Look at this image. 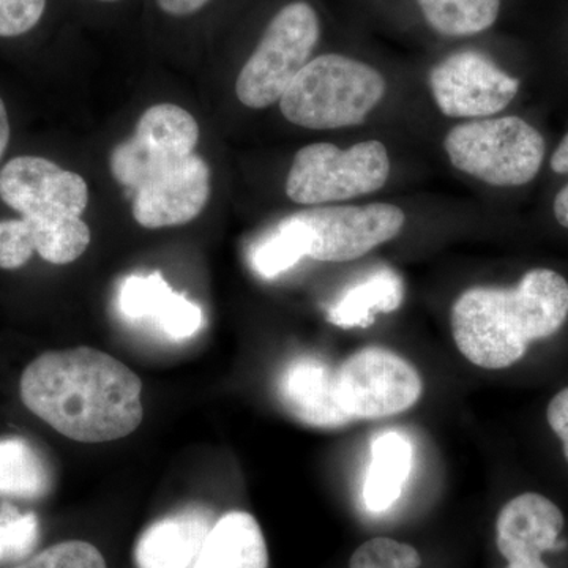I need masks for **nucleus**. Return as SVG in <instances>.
<instances>
[{"label":"nucleus","mask_w":568,"mask_h":568,"mask_svg":"<svg viewBox=\"0 0 568 568\" xmlns=\"http://www.w3.org/2000/svg\"><path fill=\"white\" fill-rule=\"evenodd\" d=\"M310 234L308 256L324 263L358 260L402 233L406 215L394 204L335 205L295 213Z\"/></svg>","instance_id":"1a4fd4ad"},{"label":"nucleus","mask_w":568,"mask_h":568,"mask_svg":"<svg viewBox=\"0 0 568 568\" xmlns=\"http://www.w3.org/2000/svg\"><path fill=\"white\" fill-rule=\"evenodd\" d=\"M33 252L36 244L24 220L11 219L0 222V268H20L28 264Z\"/></svg>","instance_id":"a878e982"},{"label":"nucleus","mask_w":568,"mask_h":568,"mask_svg":"<svg viewBox=\"0 0 568 568\" xmlns=\"http://www.w3.org/2000/svg\"><path fill=\"white\" fill-rule=\"evenodd\" d=\"M99 2H108V3H111V2H119V0H99Z\"/></svg>","instance_id":"72a5a7b5"},{"label":"nucleus","mask_w":568,"mask_h":568,"mask_svg":"<svg viewBox=\"0 0 568 568\" xmlns=\"http://www.w3.org/2000/svg\"><path fill=\"white\" fill-rule=\"evenodd\" d=\"M39 540L40 521L36 514H22L9 504L0 507V566L28 558Z\"/></svg>","instance_id":"5701e85b"},{"label":"nucleus","mask_w":568,"mask_h":568,"mask_svg":"<svg viewBox=\"0 0 568 568\" xmlns=\"http://www.w3.org/2000/svg\"><path fill=\"white\" fill-rule=\"evenodd\" d=\"M211 0H159L160 9L171 17H189L203 9Z\"/></svg>","instance_id":"c85d7f7f"},{"label":"nucleus","mask_w":568,"mask_h":568,"mask_svg":"<svg viewBox=\"0 0 568 568\" xmlns=\"http://www.w3.org/2000/svg\"><path fill=\"white\" fill-rule=\"evenodd\" d=\"M0 197L24 220L81 216L89 203L88 183L40 156H17L0 171Z\"/></svg>","instance_id":"9b49d317"},{"label":"nucleus","mask_w":568,"mask_h":568,"mask_svg":"<svg viewBox=\"0 0 568 568\" xmlns=\"http://www.w3.org/2000/svg\"><path fill=\"white\" fill-rule=\"evenodd\" d=\"M213 525V511L209 508L183 507L152 523L141 534L134 548V564L138 568H192Z\"/></svg>","instance_id":"2eb2a0df"},{"label":"nucleus","mask_w":568,"mask_h":568,"mask_svg":"<svg viewBox=\"0 0 568 568\" xmlns=\"http://www.w3.org/2000/svg\"><path fill=\"white\" fill-rule=\"evenodd\" d=\"M10 142V122L9 112H7L3 100L0 99V160H2L3 153L9 148Z\"/></svg>","instance_id":"7c9ffc66"},{"label":"nucleus","mask_w":568,"mask_h":568,"mask_svg":"<svg viewBox=\"0 0 568 568\" xmlns=\"http://www.w3.org/2000/svg\"><path fill=\"white\" fill-rule=\"evenodd\" d=\"M118 302L126 320L151 324L170 339L192 338L204 325L201 306L175 293L159 272L123 280Z\"/></svg>","instance_id":"ddd939ff"},{"label":"nucleus","mask_w":568,"mask_h":568,"mask_svg":"<svg viewBox=\"0 0 568 568\" xmlns=\"http://www.w3.org/2000/svg\"><path fill=\"white\" fill-rule=\"evenodd\" d=\"M429 89L447 118H488L511 103L519 80L500 70L484 52L467 50L433 67Z\"/></svg>","instance_id":"9d476101"},{"label":"nucleus","mask_w":568,"mask_h":568,"mask_svg":"<svg viewBox=\"0 0 568 568\" xmlns=\"http://www.w3.org/2000/svg\"><path fill=\"white\" fill-rule=\"evenodd\" d=\"M388 175L390 159L383 142H358L346 151L317 142L295 153L286 194L297 204L336 203L377 192Z\"/></svg>","instance_id":"423d86ee"},{"label":"nucleus","mask_w":568,"mask_h":568,"mask_svg":"<svg viewBox=\"0 0 568 568\" xmlns=\"http://www.w3.org/2000/svg\"><path fill=\"white\" fill-rule=\"evenodd\" d=\"M14 568H108L102 552L81 540L52 545Z\"/></svg>","instance_id":"393cba45"},{"label":"nucleus","mask_w":568,"mask_h":568,"mask_svg":"<svg viewBox=\"0 0 568 568\" xmlns=\"http://www.w3.org/2000/svg\"><path fill=\"white\" fill-rule=\"evenodd\" d=\"M308 230L294 213L283 219L274 231L253 246L250 263L257 275L271 280L293 268L302 257L308 256Z\"/></svg>","instance_id":"aec40b11"},{"label":"nucleus","mask_w":568,"mask_h":568,"mask_svg":"<svg viewBox=\"0 0 568 568\" xmlns=\"http://www.w3.org/2000/svg\"><path fill=\"white\" fill-rule=\"evenodd\" d=\"M24 222L31 230L36 252L50 264L73 263L91 244V230L81 216Z\"/></svg>","instance_id":"4be33fe9"},{"label":"nucleus","mask_w":568,"mask_h":568,"mask_svg":"<svg viewBox=\"0 0 568 568\" xmlns=\"http://www.w3.org/2000/svg\"><path fill=\"white\" fill-rule=\"evenodd\" d=\"M444 148L454 168L495 186L526 185L545 159L544 136L517 115L454 126Z\"/></svg>","instance_id":"39448f33"},{"label":"nucleus","mask_w":568,"mask_h":568,"mask_svg":"<svg viewBox=\"0 0 568 568\" xmlns=\"http://www.w3.org/2000/svg\"><path fill=\"white\" fill-rule=\"evenodd\" d=\"M426 22L448 37L487 31L499 17L500 0H417Z\"/></svg>","instance_id":"412c9836"},{"label":"nucleus","mask_w":568,"mask_h":568,"mask_svg":"<svg viewBox=\"0 0 568 568\" xmlns=\"http://www.w3.org/2000/svg\"><path fill=\"white\" fill-rule=\"evenodd\" d=\"M52 488L50 463L39 448L20 436L0 439V496L40 499Z\"/></svg>","instance_id":"6ab92c4d"},{"label":"nucleus","mask_w":568,"mask_h":568,"mask_svg":"<svg viewBox=\"0 0 568 568\" xmlns=\"http://www.w3.org/2000/svg\"><path fill=\"white\" fill-rule=\"evenodd\" d=\"M379 71L355 59L324 54L306 63L280 100L287 121L310 130L361 125L386 93Z\"/></svg>","instance_id":"20e7f679"},{"label":"nucleus","mask_w":568,"mask_h":568,"mask_svg":"<svg viewBox=\"0 0 568 568\" xmlns=\"http://www.w3.org/2000/svg\"><path fill=\"white\" fill-rule=\"evenodd\" d=\"M142 384L132 369L92 347L51 351L20 381L24 406L78 443H111L140 428Z\"/></svg>","instance_id":"f257e3e1"},{"label":"nucleus","mask_w":568,"mask_h":568,"mask_svg":"<svg viewBox=\"0 0 568 568\" xmlns=\"http://www.w3.org/2000/svg\"><path fill=\"white\" fill-rule=\"evenodd\" d=\"M405 298L402 276L388 267H381L354 284L331 308L327 321L338 327H368L381 313L398 310Z\"/></svg>","instance_id":"a211bd4d"},{"label":"nucleus","mask_w":568,"mask_h":568,"mask_svg":"<svg viewBox=\"0 0 568 568\" xmlns=\"http://www.w3.org/2000/svg\"><path fill=\"white\" fill-rule=\"evenodd\" d=\"M507 568H549L541 558L518 559L508 562Z\"/></svg>","instance_id":"473e14b6"},{"label":"nucleus","mask_w":568,"mask_h":568,"mask_svg":"<svg viewBox=\"0 0 568 568\" xmlns=\"http://www.w3.org/2000/svg\"><path fill=\"white\" fill-rule=\"evenodd\" d=\"M47 9V0H0V37L32 31Z\"/></svg>","instance_id":"bb28decb"},{"label":"nucleus","mask_w":568,"mask_h":568,"mask_svg":"<svg viewBox=\"0 0 568 568\" xmlns=\"http://www.w3.org/2000/svg\"><path fill=\"white\" fill-rule=\"evenodd\" d=\"M555 216L560 226L568 230V183L558 193L555 200Z\"/></svg>","instance_id":"2f4dec72"},{"label":"nucleus","mask_w":568,"mask_h":568,"mask_svg":"<svg viewBox=\"0 0 568 568\" xmlns=\"http://www.w3.org/2000/svg\"><path fill=\"white\" fill-rule=\"evenodd\" d=\"M276 395L291 416L315 428H339L354 422L336 396V368L315 355H301L284 366Z\"/></svg>","instance_id":"f8f14e48"},{"label":"nucleus","mask_w":568,"mask_h":568,"mask_svg":"<svg viewBox=\"0 0 568 568\" xmlns=\"http://www.w3.org/2000/svg\"><path fill=\"white\" fill-rule=\"evenodd\" d=\"M551 170L556 174H568V133L560 141L558 149L551 156Z\"/></svg>","instance_id":"c756f323"},{"label":"nucleus","mask_w":568,"mask_h":568,"mask_svg":"<svg viewBox=\"0 0 568 568\" xmlns=\"http://www.w3.org/2000/svg\"><path fill=\"white\" fill-rule=\"evenodd\" d=\"M564 523L562 511L548 497L523 493L508 500L497 517V549L507 562L541 558L558 548Z\"/></svg>","instance_id":"4468645a"},{"label":"nucleus","mask_w":568,"mask_h":568,"mask_svg":"<svg viewBox=\"0 0 568 568\" xmlns=\"http://www.w3.org/2000/svg\"><path fill=\"white\" fill-rule=\"evenodd\" d=\"M422 558L416 548L394 538L377 537L355 549L351 568H418Z\"/></svg>","instance_id":"b1692460"},{"label":"nucleus","mask_w":568,"mask_h":568,"mask_svg":"<svg viewBox=\"0 0 568 568\" xmlns=\"http://www.w3.org/2000/svg\"><path fill=\"white\" fill-rule=\"evenodd\" d=\"M263 530L246 511L223 515L205 537L192 568H267Z\"/></svg>","instance_id":"dca6fc26"},{"label":"nucleus","mask_w":568,"mask_h":568,"mask_svg":"<svg viewBox=\"0 0 568 568\" xmlns=\"http://www.w3.org/2000/svg\"><path fill=\"white\" fill-rule=\"evenodd\" d=\"M372 462L364 484L365 506L381 514L394 506L402 496L410 469L414 448L403 433L386 432L372 440Z\"/></svg>","instance_id":"f3484780"},{"label":"nucleus","mask_w":568,"mask_h":568,"mask_svg":"<svg viewBox=\"0 0 568 568\" xmlns=\"http://www.w3.org/2000/svg\"><path fill=\"white\" fill-rule=\"evenodd\" d=\"M200 125L178 104L162 103L141 115L136 132L111 153V173L133 196L142 227L182 226L204 211L211 170L194 153Z\"/></svg>","instance_id":"f03ea898"},{"label":"nucleus","mask_w":568,"mask_h":568,"mask_svg":"<svg viewBox=\"0 0 568 568\" xmlns=\"http://www.w3.org/2000/svg\"><path fill=\"white\" fill-rule=\"evenodd\" d=\"M317 40L320 20L310 3L293 2L280 10L239 73V102L253 110L280 102L298 71L308 63Z\"/></svg>","instance_id":"0eeeda50"},{"label":"nucleus","mask_w":568,"mask_h":568,"mask_svg":"<svg viewBox=\"0 0 568 568\" xmlns=\"http://www.w3.org/2000/svg\"><path fill=\"white\" fill-rule=\"evenodd\" d=\"M422 392L424 383L414 365L386 347H364L336 368V396L353 420L405 413Z\"/></svg>","instance_id":"6e6552de"},{"label":"nucleus","mask_w":568,"mask_h":568,"mask_svg":"<svg viewBox=\"0 0 568 568\" xmlns=\"http://www.w3.org/2000/svg\"><path fill=\"white\" fill-rule=\"evenodd\" d=\"M547 420L555 435L562 440L564 455L568 462V387L552 396L547 409Z\"/></svg>","instance_id":"cd10ccee"},{"label":"nucleus","mask_w":568,"mask_h":568,"mask_svg":"<svg viewBox=\"0 0 568 568\" xmlns=\"http://www.w3.org/2000/svg\"><path fill=\"white\" fill-rule=\"evenodd\" d=\"M568 317V282L532 268L514 287L477 286L452 306V335L459 353L485 369L508 368L530 343L560 331Z\"/></svg>","instance_id":"7ed1b4c3"}]
</instances>
